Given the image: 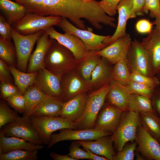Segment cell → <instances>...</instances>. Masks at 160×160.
<instances>
[{
	"mask_svg": "<svg viewBox=\"0 0 160 160\" xmlns=\"http://www.w3.org/2000/svg\"><path fill=\"white\" fill-rule=\"evenodd\" d=\"M82 0L85 1H89L92 0Z\"/></svg>",
	"mask_w": 160,
	"mask_h": 160,
	"instance_id": "obj_55",
	"label": "cell"
},
{
	"mask_svg": "<svg viewBox=\"0 0 160 160\" xmlns=\"http://www.w3.org/2000/svg\"><path fill=\"white\" fill-rule=\"evenodd\" d=\"M52 39L44 30V32L36 42L35 50L30 57L27 66V73H33L45 68V56Z\"/></svg>",
	"mask_w": 160,
	"mask_h": 160,
	"instance_id": "obj_19",
	"label": "cell"
},
{
	"mask_svg": "<svg viewBox=\"0 0 160 160\" xmlns=\"http://www.w3.org/2000/svg\"><path fill=\"white\" fill-rule=\"evenodd\" d=\"M131 94L126 86L113 79L109 83L105 102L115 106L123 111H127Z\"/></svg>",
	"mask_w": 160,
	"mask_h": 160,
	"instance_id": "obj_22",
	"label": "cell"
},
{
	"mask_svg": "<svg viewBox=\"0 0 160 160\" xmlns=\"http://www.w3.org/2000/svg\"><path fill=\"white\" fill-rule=\"evenodd\" d=\"M87 93L78 94L68 101L63 102L60 117L74 122L82 115L87 99Z\"/></svg>",
	"mask_w": 160,
	"mask_h": 160,
	"instance_id": "obj_20",
	"label": "cell"
},
{
	"mask_svg": "<svg viewBox=\"0 0 160 160\" xmlns=\"http://www.w3.org/2000/svg\"><path fill=\"white\" fill-rule=\"evenodd\" d=\"M123 112L115 106L105 102L97 116L94 128L113 134L119 126Z\"/></svg>",
	"mask_w": 160,
	"mask_h": 160,
	"instance_id": "obj_13",
	"label": "cell"
},
{
	"mask_svg": "<svg viewBox=\"0 0 160 160\" xmlns=\"http://www.w3.org/2000/svg\"><path fill=\"white\" fill-rule=\"evenodd\" d=\"M160 0H145L143 7L144 13L147 14L150 12L152 17H155L160 14Z\"/></svg>",
	"mask_w": 160,
	"mask_h": 160,
	"instance_id": "obj_44",
	"label": "cell"
},
{
	"mask_svg": "<svg viewBox=\"0 0 160 160\" xmlns=\"http://www.w3.org/2000/svg\"><path fill=\"white\" fill-rule=\"evenodd\" d=\"M158 140L159 142V143H160V137L159 138V139H158Z\"/></svg>",
	"mask_w": 160,
	"mask_h": 160,
	"instance_id": "obj_56",
	"label": "cell"
},
{
	"mask_svg": "<svg viewBox=\"0 0 160 160\" xmlns=\"http://www.w3.org/2000/svg\"><path fill=\"white\" fill-rule=\"evenodd\" d=\"M84 149L87 151L90 156L91 160H108L106 158L103 156H100L92 152L89 149L83 147Z\"/></svg>",
	"mask_w": 160,
	"mask_h": 160,
	"instance_id": "obj_52",
	"label": "cell"
},
{
	"mask_svg": "<svg viewBox=\"0 0 160 160\" xmlns=\"http://www.w3.org/2000/svg\"><path fill=\"white\" fill-rule=\"evenodd\" d=\"M1 130L7 137H15L43 144L37 131L27 116L23 115L21 117L19 116L14 120L3 126Z\"/></svg>",
	"mask_w": 160,
	"mask_h": 160,
	"instance_id": "obj_8",
	"label": "cell"
},
{
	"mask_svg": "<svg viewBox=\"0 0 160 160\" xmlns=\"http://www.w3.org/2000/svg\"><path fill=\"white\" fill-rule=\"evenodd\" d=\"M38 152V150H14L0 156V160H37Z\"/></svg>",
	"mask_w": 160,
	"mask_h": 160,
	"instance_id": "obj_35",
	"label": "cell"
},
{
	"mask_svg": "<svg viewBox=\"0 0 160 160\" xmlns=\"http://www.w3.org/2000/svg\"><path fill=\"white\" fill-rule=\"evenodd\" d=\"M112 135L95 128L85 129H60L58 133L52 134L47 148H50L57 143L64 140H94L100 137Z\"/></svg>",
	"mask_w": 160,
	"mask_h": 160,
	"instance_id": "obj_12",
	"label": "cell"
},
{
	"mask_svg": "<svg viewBox=\"0 0 160 160\" xmlns=\"http://www.w3.org/2000/svg\"><path fill=\"white\" fill-rule=\"evenodd\" d=\"M133 6V0H122L118 4L117 7L119 13L118 23L113 34L104 41L105 47L119 38L127 34L126 30L127 21L129 19L135 17L137 15L132 11Z\"/></svg>",
	"mask_w": 160,
	"mask_h": 160,
	"instance_id": "obj_18",
	"label": "cell"
},
{
	"mask_svg": "<svg viewBox=\"0 0 160 160\" xmlns=\"http://www.w3.org/2000/svg\"><path fill=\"white\" fill-rule=\"evenodd\" d=\"M131 93H136L150 99L155 87L130 80L126 86Z\"/></svg>",
	"mask_w": 160,
	"mask_h": 160,
	"instance_id": "obj_37",
	"label": "cell"
},
{
	"mask_svg": "<svg viewBox=\"0 0 160 160\" xmlns=\"http://www.w3.org/2000/svg\"><path fill=\"white\" fill-rule=\"evenodd\" d=\"M17 112L24 115L26 111L25 100L23 95L20 93L10 96L5 100Z\"/></svg>",
	"mask_w": 160,
	"mask_h": 160,
	"instance_id": "obj_40",
	"label": "cell"
},
{
	"mask_svg": "<svg viewBox=\"0 0 160 160\" xmlns=\"http://www.w3.org/2000/svg\"><path fill=\"white\" fill-rule=\"evenodd\" d=\"M113 79L126 86L130 81L131 72L126 59L122 60L113 65L112 69Z\"/></svg>",
	"mask_w": 160,
	"mask_h": 160,
	"instance_id": "obj_34",
	"label": "cell"
},
{
	"mask_svg": "<svg viewBox=\"0 0 160 160\" xmlns=\"http://www.w3.org/2000/svg\"><path fill=\"white\" fill-rule=\"evenodd\" d=\"M44 32L41 30L34 34L22 35L12 28V38L14 42L17 55V68L27 72L29 60L34 46Z\"/></svg>",
	"mask_w": 160,
	"mask_h": 160,
	"instance_id": "obj_7",
	"label": "cell"
},
{
	"mask_svg": "<svg viewBox=\"0 0 160 160\" xmlns=\"http://www.w3.org/2000/svg\"><path fill=\"white\" fill-rule=\"evenodd\" d=\"M136 152L135 154L136 157V160H143L145 159L142 157L140 154V153L136 150Z\"/></svg>",
	"mask_w": 160,
	"mask_h": 160,
	"instance_id": "obj_54",
	"label": "cell"
},
{
	"mask_svg": "<svg viewBox=\"0 0 160 160\" xmlns=\"http://www.w3.org/2000/svg\"><path fill=\"white\" fill-rule=\"evenodd\" d=\"M78 61L71 51L53 39L46 54L44 68L61 77L68 71L75 68Z\"/></svg>",
	"mask_w": 160,
	"mask_h": 160,
	"instance_id": "obj_2",
	"label": "cell"
},
{
	"mask_svg": "<svg viewBox=\"0 0 160 160\" xmlns=\"http://www.w3.org/2000/svg\"><path fill=\"white\" fill-rule=\"evenodd\" d=\"M141 42L148 53L155 76L160 72V33L154 30L151 31Z\"/></svg>",
	"mask_w": 160,
	"mask_h": 160,
	"instance_id": "obj_23",
	"label": "cell"
},
{
	"mask_svg": "<svg viewBox=\"0 0 160 160\" xmlns=\"http://www.w3.org/2000/svg\"><path fill=\"white\" fill-rule=\"evenodd\" d=\"M141 125L157 140L160 137V118L156 112H139Z\"/></svg>",
	"mask_w": 160,
	"mask_h": 160,
	"instance_id": "obj_31",
	"label": "cell"
},
{
	"mask_svg": "<svg viewBox=\"0 0 160 160\" xmlns=\"http://www.w3.org/2000/svg\"></svg>",
	"mask_w": 160,
	"mask_h": 160,
	"instance_id": "obj_57",
	"label": "cell"
},
{
	"mask_svg": "<svg viewBox=\"0 0 160 160\" xmlns=\"http://www.w3.org/2000/svg\"><path fill=\"white\" fill-rule=\"evenodd\" d=\"M141 124L139 113L127 110L123 111L121 120L112 134L114 146L121 151L128 142L135 141L139 127Z\"/></svg>",
	"mask_w": 160,
	"mask_h": 160,
	"instance_id": "obj_4",
	"label": "cell"
},
{
	"mask_svg": "<svg viewBox=\"0 0 160 160\" xmlns=\"http://www.w3.org/2000/svg\"><path fill=\"white\" fill-rule=\"evenodd\" d=\"M49 156L54 160H76L71 158L68 155H61L54 152H52L49 154Z\"/></svg>",
	"mask_w": 160,
	"mask_h": 160,
	"instance_id": "obj_51",
	"label": "cell"
},
{
	"mask_svg": "<svg viewBox=\"0 0 160 160\" xmlns=\"http://www.w3.org/2000/svg\"><path fill=\"white\" fill-rule=\"evenodd\" d=\"M63 102L60 98L47 96L30 115L59 117Z\"/></svg>",
	"mask_w": 160,
	"mask_h": 160,
	"instance_id": "obj_26",
	"label": "cell"
},
{
	"mask_svg": "<svg viewBox=\"0 0 160 160\" xmlns=\"http://www.w3.org/2000/svg\"><path fill=\"white\" fill-rule=\"evenodd\" d=\"M80 146L87 148L96 154L113 160L116 154L113 147L112 135L100 137L94 141H76Z\"/></svg>",
	"mask_w": 160,
	"mask_h": 160,
	"instance_id": "obj_21",
	"label": "cell"
},
{
	"mask_svg": "<svg viewBox=\"0 0 160 160\" xmlns=\"http://www.w3.org/2000/svg\"><path fill=\"white\" fill-rule=\"evenodd\" d=\"M113 66L106 59L102 57L91 74L90 82L93 90L103 87L113 79L112 72Z\"/></svg>",
	"mask_w": 160,
	"mask_h": 160,
	"instance_id": "obj_24",
	"label": "cell"
},
{
	"mask_svg": "<svg viewBox=\"0 0 160 160\" xmlns=\"http://www.w3.org/2000/svg\"><path fill=\"white\" fill-rule=\"evenodd\" d=\"M19 93L18 87L13 84L5 81H1L0 98L5 100Z\"/></svg>",
	"mask_w": 160,
	"mask_h": 160,
	"instance_id": "obj_43",
	"label": "cell"
},
{
	"mask_svg": "<svg viewBox=\"0 0 160 160\" xmlns=\"http://www.w3.org/2000/svg\"><path fill=\"white\" fill-rule=\"evenodd\" d=\"M45 16L51 15L68 19L76 27L87 30L84 19L95 29L100 30L102 24L106 25L110 17L95 0H43Z\"/></svg>",
	"mask_w": 160,
	"mask_h": 160,
	"instance_id": "obj_1",
	"label": "cell"
},
{
	"mask_svg": "<svg viewBox=\"0 0 160 160\" xmlns=\"http://www.w3.org/2000/svg\"><path fill=\"white\" fill-rule=\"evenodd\" d=\"M136 150L145 160H160V143L141 124L138 127L135 140Z\"/></svg>",
	"mask_w": 160,
	"mask_h": 160,
	"instance_id": "obj_14",
	"label": "cell"
},
{
	"mask_svg": "<svg viewBox=\"0 0 160 160\" xmlns=\"http://www.w3.org/2000/svg\"><path fill=\"white\" fill-rule=\"evenodd\" d=\"M55 26L65 33H72L79 38L84 43L88 51H97L105 48L104 41L111 36H102L94 33L92 29H79L70 23L67 19L62 17L61 21Z\"/></svg>",
	"mask_w": 160,
	"mask_h": 160,
	"instance_id": "obj_10",
	"label": "cell"
},
{
	"mask_svg": "<svg viewBox=\"0 0 160 160\" xmlns=\"http://www.w3.org/2000/svg\"><path fill=\"white\" fill-rule=\"evenodd\" d=\"M62 89L61 99L63 102L70 100L76 95L87 93L93 90L90 81L83 79L76 69H71L65 73L61 78Z\"/></svg>",
	"mask_w": 160,
	"mask_h": 160,
	"instance_id": "obj_11",
	"label": "cell"
},
{
	"mask_svg": "<svg viewBox=\"0 0 160 160\" xmlns=\"http://www.w3.org/2000/svg\"><path fill=\"white\" fill-rule=\"evenodd\" d=\"M0 9L12 25L22 19L28 12L22 4L11 0H0Z\"/></svg>",
	"mask_w": 160,
	"mask_h": 160,
	"instance_id": "obj_27",
	"label": "cell"
},
{
	"mask_svg": "<svg viewBox=\"0 0 160 160\" xmlns=\"http://www.w3.org/2000/svg\"><path fill=\"white\" fill-rule=\"evenodd\" d=\"M128 109L135 112H156L151 99L136 93H131L130 95Z\"/></svg>",
	"mask_w": 160,
	"mask_h": 160,
	"instance_id": "obj_32",
	"label": "cell"
},
{
	"mask_svg": "<svg viewBox=\"0 0 160 160\" xmlns=\"http://www.w3.org/2000/svg\"><path fill=\"white\" fill-rule=\"evenodd\" d=\"M12 25L9 23L4 16L0 14V37L11 41Z\"/></svg>",
	"mask_w": 160,
	"mask_h": 160,
	"instance_id": "obj_45",
	"label": "cell"
},
{
	"mask_svg": "<svg viewBox=\"0 0 160 160\" xmlns=\"http://www.w3.org/2000/svg\"><path fill=\"white\" fill-rule=\"evenodd\" d=\"M49 37L54 39L69 49L73 53L76 60L79 61L87 54V50L82 41L76 35L69 33H61L50 26L44 30Z\"/></svg>",
	"mask_w": 160,
	"mask_h": 160,
	"instance_id": "obj_15",
	"label": "cell"
},
{
	"mask_svg": "<svg viewBox=\"0 0 160 160\" xmlns=\"http://www.w3.org/2000/svg\"><path fill=\"white\" fill-rule=\"evenodd\" d=\"M0 81L13 84L15 83L13 76L9 68V65L0 59Z\"/></svg>",
	"mask_w": 160,
	"mask_h": 160,
	"instance_id": "obj_47",
	"label": "cell"
},
{
	"mask_svg": "<svg viewBox=\"0 0 160 160\" xmlns=\"http://www.w3.org/2000/svg\"><path fill=\"white\" fill-rule=\"evenodd\" d=\"M130 80L154 87L160 85L159 79L155 76H147L135 71L131 73Z\"/></svg>",
	"mask_w": 160,
	"mask_h": 160,
	"instance_id": "obj_41",
	"label": "cell"
},
{
	"mask_svg": "<svg viewBox=\"0 0 160 160\" xmlns=\"http://www.w3.org/2000/svg\"><path fill=\"white\" fill-rule=\"evenodd\" d=\"M61 78L44 68L38 71L33 85L46 95L61 99L62 89Z\"/></svg>",
	"mask_w": 160,
	"mask_h": 160,
	"instance_id": "obj_17",
	"label": "cell"
},
{
	"mask_svg": "<svg viewBox=\"0 0 160 160\" xmlns=\"http://www.w3.org/2000/svg\"><path fill=\"white\" fill-rule=\"evenodd\" d=\"M132 41L130 35L127 33L103 49L95 51V52L114 65L120 60L126 59Z\"/></svg>",
	"mask_w": 160,
	"mask_h": 160,
	"instance_id": "obj_16",
	"label": "cell"
},
{
	"mask_svg": "<svg viewBox=\"0 0 160 160\" xmlns=\"http://www.w3.org/2000/svg\"><path fill=\"white\" fill-rule=\"evenodd\" d=\"M0 59L9 65L16 68L17 55L14 45L11 41L0 37Z\"/></svg>",
	"mask_w": 160,
	"mask_h": 160,
	"instance_id": "obj_33",
	"label": "cell"
},
{
	"mask_svg": "<svg viewBox=\"0 0 160 160\" xmlns=\"http://www.w3.org/2000/svg\"><path fill=\"white\" fill-rule=\"evenodd\" d=\"M25 100L26 111L28 116L47 96L33 85L28 87L23 94Z\"/></svg>",
	"mask_w": 160,
	"mask_h": 160,
	"instance_id": "obj_30",
	"label": "cell"
},
{
	"mask_svg": "<svg viewBox=\"0 0 160 160\" xmlns=\"http://www.w3.org/2000/svg\"><path fill=\"white\" fill-rule=\"evenodd\" d=\"M109 87V83L87 93V99L84 112L75 122L76 129L94 128L98 114L104 104Z\"/></svg>",
	"mask_w": 160,
	"mask_h": 160,
	"instance_id": "obj_3",
	"label": "cell"
},
{
	"mask_svg": "<svg viewBox=\"0 0 160 160\" xmlns=\"http://www.w3.org/2000/svg\"><path fill=\"white\" fill-rule=\"evenodd\" d=\"M152 106L158 116H160V86L154 88L151 98Z\"/></svg>",
	"mask_w": 160,
	"mask_h": 160,
	"instance_id": "obj_48",
	"label": "cell"
},
{
	"mask_svg": "<svg viewBox=\"0 0 160 160\" xmlns=\"http://www.w3.org/2000/svg\"><path fill=\"white\" fill-rule=\"evenodd\" d=\"M145 1V0H133V6L132 10L137 15H144L143 7Z\"/></svg>",
	"mask_w": 160,
	"mask_h": 160,
	"instance_id": "obj_50",
	"label": "cell"
},
{
	"mask_svg": "<svg viewBox=\"0 0 160 160\" xmlns=\"http://www.w3.org/2000/svg\"><path fill=\"white\" fill-rule=\"evenodd\" d=\"M61 19L60 17L44 16L28 12L22 19L12 26L13 29L20 34L29 35L44 30L49 27L56 25Z\"/></svg>",
	"mask_w": 160,
	"mask_h": 160,
	"instance_id": "obj_6",
	"label": "cell"
},
{
	"mask_svg": "<svg viewBox=\"0 0 160 160\" xmlns=\"http://www.w3.org/2000/svg\"><path fill=\"white\" fill-rule=\"evenodd\" d=\"M122 0H102L100 5L109 16L113 17L117 13V7Z\"/></svg>",
	"mask_w": 160,
	"mask_h": 160,
	"instance_id": "obj_46",
	"label": "cell"
},
{
	"mask_svg": "<svg viewBox=\"0 0 160 160\" xmlns=\"http://www.w3.org/2000/svg\"><path fill=\"white\" fill-rule=\"evenodd\" d=\"M29 117L37 131L43 144L47 145L52 133L65 128L76 129L74 122L60 117L30 115Z\"/></svg>",
	"mask_w": 160,
	"mask_h": 160,
	"instance_id": "obj_5",
	"label": "cell"
},
{
	"mask_svg": "<svg viewBox=\"0 0 160 160\" xmlns=\"http://www.w3.org/2000/svg\"><path fill=\"white\" fill-rule=\"evenodd\" d=\"M9 67L14 78L15 84L18 87L20 94L23 95L28 87L33 84L38 71L31 73L24 72L15 67L10 65Z\"/></svg>",
	"mask_w": 160,
	"mask_h": 160,
	"instance_id": "obj_29",
	"label": "cell"
},
{
	"mask_svg": "<svg viewBox=\"0 0 160 160\" xmlns=\"http://www.w3.org/2000/svg\"><path fill=\"white\" fill-rule=\"evenodd\" d=\"M80 146L76 141L72 143L69 147V152L68 155L76 160L79 159L90 160L88 152L85 150L81 149Z\"/></svg>",
	"mask_w": 160,
	"mask_h": 160,
	"instance_id": "obj_42",
	"label": "cell"
},
{
	"mask_svg": "<svg viewBox=\"0 0 160 160\" xmlns=\"http://www.w3.org/2000/svg\"><path fill=\"white\" fill-rule=\"evenodd\" d=\"M17 112L8 106L5 100L0 102V129L5 125L12 122L18 116Z\"/></svg>",
	"mask_w": 160,
	"mask_h": 160,
	"instance_id": "obj_36",
	"label": "cell"
},
{
	"mask_svg": "<svg viewBox=\"0 0 160 160\" xmlns=\"http://www.w3.org/2000/svg\"><path fill=\"white\" fill-rule=\"evenodd\" d=\"M156 25L154 30L157 32L160 33V14L156 17V20L153 24Z\"/></svg>",
	"mask_w": 160,
	"mask_h": 160,
	"instance_id": "obj_53",
	"label": "cell"
},
{
	"mask_svg": "<svg viewBox=\"0 0 160 160\" xmlns=\"http://www.w3.org/2000/svg\"><path fill=\"white\" fill-rule=\"evenodd\" d=\"M153 24L146 19H142L138 21L135 25L137 31L140 33H149L152 30Z\"/></svg>",
	"mask_w": 160,
	"mask_h": 160,
	"instance_id": "obj_49",
	"label": "cell"
},
{
	"mask_svg": "<svg viewBox=\"0 0 160 160\" xmlns=\"http://www.w3.org/2000/svg\"><path fill=\"white\" fill-rule=\"evenodd\" d=\"M95 51H88L86 56L79 60L75 69L84 80L90 81L92 72L101 60L102 57L95 53Z\"/></svg>",
	"mask_w": 160,
	"mask_h": 160,
	"instance_id": "obj_28",
	"label": "cell"
},
{
	"mask_svg": "<svg viewBox=\"0 0 160 160\" xmlns=\"http://www.w3.org/2000/svg\"><path fill=\"white\" fill-rule=\"evenodd\" d=\"M126 60L131 73L133 71L149 76H154L148 53L136 39L132 41Z\"/></svg>",
	"mask_w": 160,
	"mask_h": 160,
	"instance_id": "obj_9",
	"label": "cell"
},
{
	"mask_svg": "<svg viewBox=\"0 0 160 160\" xmlns=\"http://www.w3.org/2000/svg\"><path fill=\"white\" fill-rule=\"evenodd\" d=\"M0 146L3 154L18 150H38L44 148L42 144L27 141L23 139L13 137H6L1 131L0 132Z\"/></svg>",
	"mask_w": 160,
	"mask_h": 160,
	"instance_id": "obj_25",
	"label": "cell"
},
{
	"mask_svg": "<svg viewBox=\"0 0 160 160\" xmlns=\"http://www.w3.org/2000/svg\"><path fill=\"white\" fill-rule=\"evenodd\" d=\"M24 6L28 12L45 16L43 0H13Z\"/></svg>",
	"mask_w": 160,
	"mask_h": 160,
	"instance_id": "obj_38",
	"label": "cell"
},
{
	"mask_svg": "<svg viewBox=\"0 0 160 160\" xmlns=\"http://www.w3.org/2000/svg\"><path fill=\"white\" fill-rule=\"evenodd\" d=\"M137 144L135 141L124 145L122 150L118 151L114 157L113 160H133L135 156V152L137 148Z\"/></svg>",
	"mask_w": 160,
	"mask_h": 160,
	"instance_id": "obj_39",
	"label": "cell"
}]
</instances>
